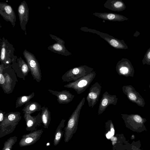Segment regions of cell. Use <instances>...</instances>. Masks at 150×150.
Returning a JSON list of instances; mask_svg holds the SVG:
<instances>
[{"label": "cell", "mask_w": 150, "mask_h": 150, "mask_svg": "<svg viewBox=\"0 0 150 150\" xmlns=\"http://www.w3.org/2000/svg\"><path fill=\"white\" fill-rule=\"evenodd\" d=\"M12 63V67L16 73L17 76L25 80V77L30 71L27 63L20 57Z\"/></svg>", "instance_id": "cell-10"}, {"label": "cell", "mask_w": 150, "mask_h": 150, "mask_svg": "<svg viewBox=\"0 0 150 150\" xmlns=\"http://www.w3.org/2000/svg\"><path fill=\"white\" fill-rule=\"evenodd\" d=\"M5 113V112H3L1 110H0V121L1 122L3 120Z\"/></svg>", "instance_id": "cell-25"}, {"label": "cell", "mask_w": 150, "mask_h": 150, "mask_svg": "<svg viewBox=\"0 0 150 150\" xmlns=\"http://www.w3.org/2000/svg\"><path fill=\"white\" fill-rule=\"evenodd\" d=\"M93 15L103 20L112 21H122L128 19L122 15L112 13L95 12Z\"/></svg>", "instance_id": "cell-17"}, {"label": "cell", "mask_w": 150, "mask_h": 150, "mask_svg": "<svg viewBox=\"0 0 150 150\" xmlns=\"http://www.w3.org/2000/svg\"><path fill=\"white\" fill-rule=\"evenodd\" d=\"M104 6L107 8L116 11H122L126 8L125 4L120 0H107Z\"/></svg>", "instance_id": "cell-18"}, {"label": "cell", "mask_w": 150, "mask_h": 150, "mask_svg": "<svg viewBox=\"0 0 150 150\" xmlns=\"http://www.w3.org/2000/svg\"><path fill=\"white\" fill-rule=\"evenodd\" d=\"M112 135L110 132H108L106 134V137L108 139H110Z\"/></svg>", "instance_id": "cell-28"}, {"label": "cell", "mask_w": 150, "mask_h": 150, "mask_svg": "<svg viewBox=\"0 0 150 150\" xmlns=\"http://www.w3.org/2000/svg\"><path fill=\"white\" fill-rule=\"evenodd\" d=\"M33 140V139L30 137L28 138L25 140V142L26 143H29L31 142Z\"/></svg>", "instance_id": "cell-27"}, {"label": "cell", "mask_w": 150, "mask_h": 150, "mask_svg": "<svg viewBox=\"0 0 150 150\" xmlns=\"http://www.w3.org/2000/svg\"><path fill=\"white\" fill-rule=\"evenodd\" d=\"M96 75L95 71L84 76L77 80L69 82L64 87L74 90L78 94L83 93L89 86Z\"/></svg>", "instance_id": "cell-4"}, {"label": "cell", "mask_w": 150, "mask_h": 150, "mask_svg": "<svg viewBox=\"0 0 150 150\" xmlns=\"http://www.w3.org/2000/svg\"><path fill=\"white\" fill-rule=\"evenodd\" d=\"M110 132H111V133L113 136L114 134V130L113 127L111 128Z\"/></svg>", "instance_id": "cell-29"}, {"label": "cell", "mask_w": 150, "mask_h": 150, "mask_svg": "<svg viewBox=\"0 0 150 150\" xmlns=\"http://www.w3.org/2000/svg\"><path fill=\"white\" fill-rule=\"evenodd\" d=\"M41 117L42 121L45 126H48L50 121V112L45 106L41 108Z\"/></svg>", "instance_id": "cell-22"}, {"label": "cell", "mask_w": 150, "mask_h": 150, "mask_svg": "<svg viewBox=\"0 0 150 150\" xmlns=\"http://www.w3.org/2000/svg\"><path fill=\"white\" fill-rule=\"evenodd\" d=\"M41 108V105L38 102L29 101L25 104L22 110L24 114L31 115L35 112L40 111Z\"/></svg>", "instance_id": "cell-19"}, {"label": "cell", "mask_w": 150, "mask_h": 150, "mask_svg": "<svg viewBox=\"0 0 150 150\" xmlns=\"http://www.w3.org/2000/svg\"><path fill=\"white\" fill-rule=\"evenodd\" d=\"M101 88V85L98 82H96L89 88L86 98L89 107H91L92 108L98 102Z\"/></svg>", "instance_id": "cell-13"}, {"label": "cell", "mask_w": 150, "mask_h": 150, "mask_svg": "<svg viewBox=\"0 0 150 150\" xmlns=\"http://www.w3.org/2000/svg\"><path fill=\"white\" fill-rule=\"evenodd\" d=\"M121 115L127 127L130 130L139 132L146 130L144 125V123L146 121V119L136 114H122Z\"/></svg>", "instance_id": "cell-2"}, {"label": "cell", "mask_w": 150, "mask_h": 150, "mask_svg": "<svg viewBox=\"0 0 150 150\" xmlns=\"http://www.w3.org/2000/svg\"><path fill=\"white\" fill-rule=\"evenodd\" d=\"M143 64L150 65V48L147 50L142 61Z\"/></svg>", "instance_id": "cell-24"}, {"label": "cell", "mask_w": 150, "mask_h": 150, "mask_svg": "<svg viewBox=\"0 0 150 150\" xmlns=\"http://www.w3.org/2000/svg\"><path fill=\"white\" fill-rule=\"evenodd\" d=\"M149 87H150V85H149Z\"/></svg>", "instance_id": "cell-31"}, {"label": "cell", "mask_w": 150, "mask_h": 150, "mask_svg": "<svg viewBox=\"0 0 150 150\" xmlns=\"http://www.w3.org/2000/svg\"><path fill=\"white\" fill-rule=\"evenodd\" d=\"M117 100L118 98L116 95H110L107 91L104 92L102 95L99 103L98 115H99L102 114L109 105H116Z\"/></svg>", "instance_id": "cell-15"}, {"label": "cell", "mask_w": 150, "mask_h": 150, "mask_svg": "<svg viewBox=\"0 0 150 150\" xmlns=\"http://www.w3.org/2000/svg\"><path fill=\"white\" fill-rule=\"evenodd\" d=\"M50 35L57 42L48 47V50L55 53L66 56L72 55V54L66 48L64 45L65 42L63 40L56 36L50 34Z\"/></svg>", "instance_id": "cell-14"}, {"label": "cell", "mask_w": 150, "mask_h": 150, "mask_svg": "<svg viewBox=\"0 0 150 150\" xmlns=\"http://www.w3.org/2000/svg\"><path fill=\"white\" fill-rule=\"evenodd\" d=\"M80 29L82 31L95 33L99 35L115 48L122 49H126L128 48L127 46L123 40H118L107 34L86 27H81Z\"/></svg>", "instance_id": "cell-6"}, {"label": "cell", "mask_w": 150, "mask_h": 150, "mask_svg": "<svg viewBox=\"0 0 150 150\" xmlns=\"http://www.w3.org/2000/svg\"><path fill=\"white\" fill-rule=\"evenodd\" d=\"M47 91L52 95L57 98V100L60 104H65L71 102L74 98V95L66 90L60 91L48 89Z\"/></svg>", "instance_id": "cell-16"}, {"label": "cell", "mask_w": 150, "mask_h": 150, "mask_svg": "<svg viewBox=\"0 0 150 150\" xmlns=\"http://www.w3.org/2000/svg\"><path fill=\"white\" fill-rule=\"evenodd\" d=\"M33 79L40 83L42 78L40 66L38 62L33 54L25 50L23 52Z\"/></svg>", "instance_id": "cell-5"}, {"label": "cell", "mask_w": 150, "mask_h": 150, "mask_svg": "<svg viewBox=\"0 0 150 150\" xmlns=\"http://www.w3.org/2000/svg\"><path fill=\"white\" fill-rule=\"evenodd\" d=\"M4 68V65L1 64L0 65V85L1 87L4 85L5 82V79L3 74Z\"/></svg>", "instance_id": "cell-23"}, {"label": "cell", "mask_w": 150, "mask_h": 150, "mask_svg": "<svg viewBox=\"0 0 150 150\" xmlns=\"http://www.w3.org/2000/svg\"><path fill=\"white\" fill-rule=\"evenodd\" d=\"M0 61L4 65L11 64L17 59L13 55L14 48L12 45L3 37L1 42Z\"/></svg>", "instance_id": "cell-7"}, {"label": "cell", "mask_w": 150, "mask_h": 150, "mask_svg": "<svg viewBox=\"0 0 150 150\" xmlns=\"http://www.w3.org/2000/svg\"><path fill=\"white\" fill-rule=\"evenodd\" d=\"M61 134L60 133L58 132L57 133L55 136V140L56 141H58L61 138Z\"/></svg>", "instance_id": "cell-26"}, {"label": "cell", "mask_w": 150, "mask_h": 150, "mask_svg": "<svg viewBox=\"0 0 150 150\" xmlns=\"http://www.w3.org/2000/svg\"><path fill=\"white\" fill-rule=\"evenodd\" d=\"M123 93L128 99L138 106L144 107L145 103L143 98L131 85L124 86L122 87Z\"/></svg>", "instance_id": "cell-8"}, {"label": "cell", "mask_w": 150, "mask_h": 150, "mask_svg": "<svg viewBox=\"0 0 150 150\" xmlns=\"http://www.w3.org/2000/svg\"><path fill=\"white\" fill-rule=\"evenodd\" d=\"M93 70V68L87 66L81 65L70 69L62 76L61 78L64 82L74 81L90 74Z\"/></svg>", "instance_id": "cell-1"}, {"label": "cell", "mask_w": 150, "mask_h": 150, "mask_svg": "<svg viewBox=\"0 0 150 150\" xmlns=\"http://www.w3.org/2000/svg\"><path fill=\"white\" fill-rule=\"evenodd\" d=\"M40 114V112L36 116H32L30 114H24V117L28 127H31L33 125H36L41 122L42 120Z\"/></svg>", "instance_id": "cell-20"}, {"label": "cell", "mask_w": 150, "mask_h": 150, "mask_svg": "<svg viewBox=\"0 0 150 150\" xmlns=\"http://www.w3.org/2000/svg\"><path fill=\"white\" fill-rule=\"evenodd\" d=\"M17 11L21 28L24 32L25 35H26V26L29 19V9L25 1L21 3L18 7Z\"/></svg>", "instance_id": "cell-12"}, {"label": "cell", "mask_w": 150, "mask_h": 150, "mask_svg": "<svg viewBox=\"0 0 150 150\" xmlns=\"http://www.w3.org/2000/svg\"><path fill=\"white\" fill-rule=\"evenodd\" d=\"M4 66L3 74L5 82L1 88L5 93L8 94L12 93L18 80L11 64Z\"/></svg>", "instance_id": "cell-3"}, {"label": "cell", "mask_w": 150, "mask_h": 150, "mask_svg": "<svg viewBox=\"0 0 150 150\" xmlns=\"http://www.w3.org/2000/svg\"><path fill=\"white\" fill-rule=\"evenodd\" d=\"M5 150H10V149L8 148H7L6 149H5Z\"/></svg>", "instance_id": "cell-30"}, {"label": "cell", "mask_w": 150, "mask_h": 150, "mask_svg": "<svg viewBox=\"0 0 150 150\" xmlns=\"http://www.w3.org/2000/svg\"><path fill=\"white\" fill-rule=\"evenodd\" d=\"M0 15L4 19L9 22L13 27L16 21L15 12L12 7L4 2L0 3Z\"/></svg>", "instance_id": "cell-11"}, {"label": "cell", "mask_w": 150, "mask_h": 150, "mask_svg": "<svg viewBox=\"0 0 150 150\" xmlns=\"http://www.w3.org/2000/svg\"><path fill=\"white\" fill-rule=\"evenodd\" d=\"M116 70L120 75L126 77L134 76V68L130 61L127 59L122 58L118 62L116 65Z\"/></svg>", "instance_id": "cell-9"}, {"label": "cell", "mask_w": 150, "mask_h": 150, "mask_svg": "<svg viewBox=\"0 0 150 150\" xmlns=\"http://www.w3.org/2000/svg\"><path fill=\"white\" fill-rule=\"evenodd\" d=\"M35 96V93L32 92L28 95L21 96L17 98L16 103V108L21 107L29 102Z\"/></svg>", "instance_id": "cell-21"}]
</instances>
